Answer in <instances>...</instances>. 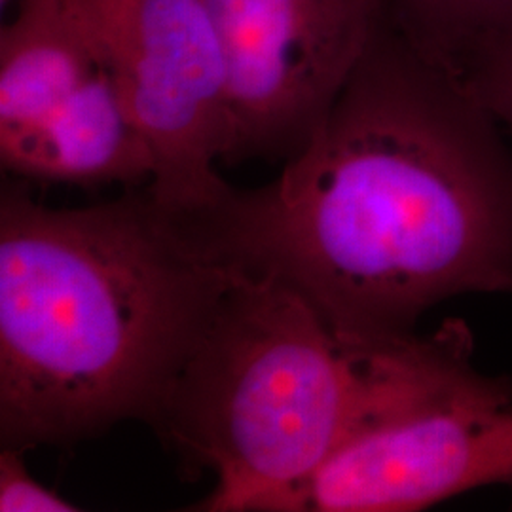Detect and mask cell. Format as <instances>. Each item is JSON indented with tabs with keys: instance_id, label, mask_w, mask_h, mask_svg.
Listing matches in <instances>:
<instances>
[{
	"instance_id": "5",
	"label": "cell",
	"mask_w": 512,
	"mask_h": 512,
	"mask_svg": "<svg viewBox=\"0 0 512 512\" xmlns=\"http://www.w3.org/2000/svg\"><path fill=\"white\" fill-rule=\"evenodd\" d=\"M152 154L158 205L194 215L232 188L219 173L228 133L226 63L203 0H74Z\"/></svg>"
},
{
	"instance_id": "8",
	"label": "cell",
	"mask_w": 512,
	"mask_h": 512,
	"mask_svg": "<svg viewBox=\"0 0 512 512\" xmlns=\"http://www.w3.org/2000/svg\"><path fill=\"white\" fill-rule=\"evenodd\" d=\"M385 6L404 37L454 74L512 31V0H385Z\"/></svg>"
},
{
	"instance_id": "7",
	"label": "cell",
	"mask_w": 512,
	"mask_h": 512,
	"mask_svg": "<svg viewBox=\"0 0 512 512\" xmlns=\"http://www.w3.org/2000/svg\"><path fill=\"white\" fill-rule=\"evenodd\" d=\"M490 486H512V382L366 425L294 492L285 512L423 511Z\"/></svg>"
},
{
	"instance_id": "9",
	"label": "cell",
	"mask_w": 512,
	"mask_h": 512,
	"mask_svg": "<svg viewBox=\"0 0 512 512\" xmlns=\"http://www.w3.org/2000/svg\"><path fill=\"white\" fill-rule=\"evenodd\" d=\"M458 76L480 107L512 137V31L473 55Z\"/></svg>"
},
{
	"instance_id": "4",
	"label": "cell",
	"mask_w": 512,
	"mask_h": 512,
	"mask_svg": "<svg viewBox=\"0 0 512 512\" xmlns=\"http://www.w3.org/2000/svg\"><path fill=\"white\" fill-rule=\"evenodd\" d=\"M0 162L48 183L152 181V154L74 0H18L2 18Z\"/></svg>"
},
{
	"instance_id": "6",
	"label": "cell",
	"mask_w": 512,
	"mask_h": 512,
	"mask_svg": "<svg viewBox=\"0 0 512 512\" xmlns=\"http://www.w3.org/2000/svg\"><path fill=\"white\" fill-rule=\"evenodd\" d=\"M226 63L222 162H289L387 19L385 0H203Z\"/></svg>"
},
{
	"instance_id": "1",
	"label": "cell",
	"mask_w": 512,
	"mask_h": 512,
	"mask_svg": "<svg viewBox=\"0 0 512 512\" xmlns=\"http://www.w3.org/2000/svg\"><path fill=\"white\" fill-rule=\"evenodd\" d=\"M458 74L385 19L272 183L186 215L222 262L302 294L340 338L416 334L461 294L512 296V150Z\"/></svg>"
},
{
	"instance_id": "2",
	"label": "cell",
	"mask_w": 512,
	"mask_h": 512,
	"mask_svg": "<svg viewBox=\"0 0 512 512\" xmlns=\"http://www.w3.org/2000/svg\"><path fill=\"white\" fill-rule=\"evenodd\" d=\"M234 268L148 184L52 209L0 196V442L74 444L148 421Z\"/></svg>"
},
{
	"instance_id": "10",
	"label": "cell",
	"mask_w": 512,
	"mask_h": 512,
	"mask_svg": "<svg viewBox=\"0 0 512 512\" xmlns=\"http://www.w3.org/2000/svg\"><path fill=\"white\" fill-rule=\"evenodd\" d=\"M78 507L42 486L27 471L23 450L2 448L0 454V512H71Z\"/></svg>"
},
{
	"instance_id": "3",
	"label": "cell",
	"mask_w": 512,
	"mask_h": 512,
	"mask_svg": "<svg viewBox=\"0 0 512 512\" xmlns=\"http://www.w3.org/2000/svg\"><path fill=\"white\" fill-rule=\"evenodd\" d=\"M450 370L437 332L349 342L289 285L234 268L147 423L188 475L217 478L198 511L285 512L353 433L433 393Z\"/></svg>"
}]
</instances>
